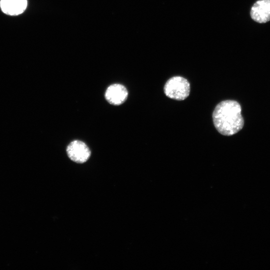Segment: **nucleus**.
I'll return each mask as SVG.
<instances>
[{
  "mask_svg": "<svg viewBox=\"0 0 270 270\" xmlns=\"http://www.w3.org/2000/svg\"><path fill=\"white\" fill-rule=\"evenodd\" d=\"M240 104L234 100H226L218 103L212 113L214 124L222 134L230 136L242 129L244 120Z\"/></svg>",
  "mask_w": 270,
  "mask_h": 270,
  "instance_id": "1",
  "label": "nucleus"
},
{
  "mask_svg": "<svg viewBox=\"0 0 270 270\" xmlns=\"http://www.w3.org/2000/svg\"><path fill=\"white\" fill-rule=\"evenodd\" d=\"M165 94L170 98L182 100L190 93V84L185 78L176 76L168 79L164 88Z\"/></svg>",
  "mask_w": 270,
  "mask_h": 270,
  "instance_id": "2",
  "label": "nucleus"
},
{
  "mask_svg": "<svg viewBox=\"0 0 270 270\" xmlns=\"http://www.w3.org/2000/svg\"><path fill=\"white\" fill-rule=\"evenodd\" d=\"M66 151L68 156L72 161L79 164L86 162L91 154L88 146L79 140L70 142L67 146Z\"/></svg>",
  "mask_w": 270,
  "mask_h": 270,
  "instance_id": "3",
  "label": "nucleus"
},
{
  "mask_svg": "<svg viewBox=\"0 0 270 270\" xmlns=\"http://www.w3.org/2000/svg\"><path fill=\"white\" fill-rule=\"evenodd\" d=\"M128 92L126 88L119 84L110 85L105 92V98L111 104L118 106L124 103L126 100Z\"/></svg>",
  "mask_w": 270,
  "mask_h": 270,
  "instance_id": "4",
  "label": "nucleus"
},
{
  "mask_svg": "<svg viewBox=\"0 0 270 270\" xmlns=\"http://www.w3.org/2000/svg\"><path fill=\"white\" fill-rule=\"evenodd\" d=\"M252 19L258 23L270 20V0H259L256 2L250 10Z\"/></svg>",
  "mask_w": 270,
  "mask_h": 270,
  "instance_id": "5",
  "label": "nucleus"
},
{
  "mask_svg": "<svg viewBox=\"0 0 270 270\" xmlns=\"http://www.w3.org/2000/svg\"><path fill=\"white\" fill-rule=\"evenodd\" d=\"M2 11L8 15L16 16L22 13L27 6L26 0H1Z\"/></svg>",
  "mask_w": 270,
  "mask_h": 270,
  "instance_id": "6",
  "label": "nucleus"
}]
</instances>
